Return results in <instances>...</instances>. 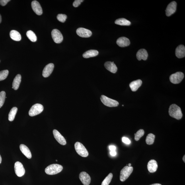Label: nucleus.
<instances>
[{"instance_id": "f257e3e1", "label": "nucleus", "mask_w": 185, "mask_h": 185, "mask_svg": "<svg viewBox=\"0 0 185 185\" xmlns=\"http://www.w3.org/2000/svg\"><path fill=\"white\" fill-rule=\"evenodd\" d=\"M169 113L171 117L177 120L181 119L183 116L181 109L175 104H172L170 106Z\"/></svg>"}, {"instance_id": "f03ea898", "label": "nucleus", "mask_w": 185, "mask_h": 185, "mask_svg": "<svg viewBox=\"0 0 185 185\" xmlns=\"http://www.w3.org/2000/svg\"><path fill=\"white\" fill-rule=\"evenodd\" d=\"M63 168V166L60 164H53L47 166L45 169V172L48 175H54L61 172Z\"/></svg>"}, {"instance_id": "7ed1b4c3", "label": "nucleus", "mask_w": 185, "mask_h": 185, "mask_svg": "<svg viewBox=\"0 0 185 185\" xmlns=\"http://www.w3.org/2000/svg\"><path fill=\"white\" fill-rule=\"evenodd\" d=\"M132 166H125L120 171V179L121 181L124 182L129 177L133 171Z\"/></svg>"}, {"instance_id": "20e7f679", "label": "nucleus", "mask_w": 185, "mask_h": 185, "mask_svg": "<svg viewBox=\"0 0 185 185\" xmlns=\"http://www.w3.org/2000/svg\"><path fill=\"white\" fill-rule=\"evenodd\" d=\"M75 147L76 152L79 155L82 157H88V152L83 144L79 142H77L75 144Z\"/></svg>"}, {"instance_id": "39448f33", "label": "nucleus", "mask_w": 185, "mask_h": 185, "mask_svg": "<svg viewBox=\"0 0 185 185\" xmlns=\"http://www.w3.org/2000/svg\"><path fill=\"white\" fill-rule=\"evenodd\" d=\"M44 110V107L42 105L36 104L33 105L29 111L28 114L31 117L36 116L40 114Z\"/></svg>"}, {"instance_id": "423d86ee", "label": "nucleus", "mask_w": 185, "mask_h": 185, "mask_svg": "<svg viewBox=\"0 0 185 185\" xmlns=\"http://www.w3.org/2000/svg\"><path fill=\"white\" fill-rule=\"evenodd\" d=\"M100 100L105 105L109 107H117L119 104V102L117 101L109 98L104 95L101 96Z\"/></svg>"}, {"instance_id": "0eeeda50", "label": "nucleus", "mask_w": 185, "mask_h": 185, "mask_svg": "<svg viewBox=\"0 0 185 185\" xmlns=\"http://www.w3.org/2000/svg\"><path fill=\"white\" fill-rule=\"evenodd\" d=\"M184 77V75L182 72H178L172 74L170 76V81L174 84H179L182 81Z\"/></svg>"}, {"instance_id": "6e6552de", "label": "nucleus", "mask_w": 185, "mask_h": 185, "mask_svg": "<svg viewBox=\"0 0 185 185\" xmlns=\"http://www.w3.org/2000/svg\"><path fill=\"white\" fill-rule=\"evenodd\" d=\"M51 36L54 42L57 44L60 43L63 40V35L60 31L55 29L52 30L51 32Z\"/></svg>"}, {"instance_id": "1a4fd4ad", "label": "nucleus", "mask_w": 185, "mask_h": 185, "mask_svg": "<svg viewBox=\"0 0 185 185\" xmlns=\"http://www.w3.org/2000/svg\"><path fill=\"white\" fill-rule=\"evenodd\" d=\"M14 168L15 173L18 176L21 177L25 173V170L21 162H16L14 164Z\"/></svg>"}, {"instance_id": "9d476101", "label": "nucleus", "mask_w": 185, "mask_h": 185, "mask_svg": "<svg viewBox=\"0 0 185 185\" xmlns=\"http://www.w3.org/2000/svg\"><path fill=\"white\" fill-rule=\"evenodd\" d=\"M76 33L78 36L82 38H89L92 36V32L90 30L83 28H80L77 29Z\"/></svg>"}, {"instance_id": "9b49d317", "label": "nucleus", "mask_w": 185, "mask_h": 185, "mask_svg": "<svg viewBox=\"0 0 185 185\" xmlns=\"http://www.w3.org/2000/svg\"><path fill=\"white\" fill-rule=\"evenodd\" d=\"M176 2L174 1H172L169 4L166 10V16H169L174 13L176 10Z\"/></svg>"}, {"instance_id": "f8f14e48", "label": "nucleus", "mask_w": 185, "mask_h": 185, "mask_svg": "<svg viewBox=\"0 0 185 185\" xmlns=\"http://www.w3.org/2000/svg\"><path fill=\"white\" fill-rule=\"evenodd\" d=\"M79 178L84 185H89L91 181V178L89 174L85 172H82L79 174Z\"/></svg>"}, {"instance_id": "ddd939ff", "label": "nucleus", "mask_w": 185, "mask_h": 185, "mask_svg": "<svg viewBox=\"0 0 185 185\" xmlns=\"http://www.w3.org/2000/svg\"><path fill=\"white\" fill-rule=\"evenodd\" d=\"M53 133L55 139L59 144L63 145L66 144V141L65 138L61 135L59 131L56 130H54L53 131Z\"/></svg>"}, {"instance_id": "4468645a", "label": "nucleus", "mask_w": 185, "mask_h": 185, "mask_svg": "<svg viewBox=\"0 0 185 185\" xmlns=\"http://www.w3.org/2000/svg\"><path fill=\"white\" fill-rule=\"evenodd\" d=\"M31 6L32 9L35 13L39 16L42 15L43 14V10L38 1H32Z\"/></svg>"}, {"instance_id": "2eb2a0df", "label": "nucleus", "mask_w": 185, "mask_h": 185, "mask_svg": "<svg viewBox=\"0 0 185 185\" xmlns=\"http://www.w3.org/2000/svg\"><path fill=\"white\" fill-rule=\"evenodd\" d=\"M54 68V65L52 63H50L45 67L43 71L42 75L43 77L47 78L49 77L52 73Z\"/></svg>"}, {"instance_id": "dca6fc26", "label": "nucleus", "mask_w": 185, "mask_h": 185, "mask_svg": "<svg viewBox=\"0 0 185 185\" xmlns=\"http://www.w3.org/2000/svg\"><path fill=\"white\" fill-rule=\"evenodd\" d=\"M116 43L119 46L122 47L128 46L130 44L129 39L125 37L119 38L117 40Z\"/></svg>"}, {"instance_id": "f3484780", "label": "nucleus", "mask_w": 185, "mask_h": 185, "mask_svg": "<svg viewBox=\"0 0 185 185\" xmlns=\"http://www.w3.org/2000/svg\"><path fill=\"white\" fill-rule=\"evenodd\" d=\"M158 168V164L155 160H150L147 164V169L151 173L155 172Z\"/></svg>"}, {"instance_id": "a211bd4d", "label": "nucleus", "mask_w": 185, "mask_h": 185, "mask_svg": "<svg viewBox=\"0 0 185 185\" xmlns=\"http://www.w3.org/2000/svg\"><path fill=\"white\" fill-rule=\"evenodd\" d=\"M176 56L179 58H182L185 56V47L184 45H179L176 49Z\"/></svg>"}, {"instance_id": "6ab92c4d", "label": "nucleus", "mask_w": 185, "mask_h": 185, "mask_svg": "<svg viewBox=\"0 0 185 185\" xmlns=\"http://www.w3.org/2000/svg\"><path fill=\"white\" fill-rule=\"evenodd\" d=\"M104 66L111 73H115L117 71V67L114 62L107 61L105 63Z\"/></svg>"}, {"instance_id": "aec40b11", "label": "nucleus", "mask_w": 185, "mask_h": 185, "mask_svg": "<svg viewBox=\"0 0 185 185\" xmlns=\"http://www.w3.org/2000/svg\"><path fill=\"white\" fill-rule=\"evenodd\" d=\"M148 56V54L145 49H140L137 53V58L139 60L143 59L144 60H147Z\"/></svg>"}, {"instance_id": "412c9836", "label": "nucleus", "mask_w": 185, "mask_h": 185, "mask_svg": "<svg viewBox=\"0 0 185 185\" xmlns=\"http://www.w3.org/2000/svg\"><path fill=\"white\" fill-rule=\"evenodd\" d=\"M142 83V82L141 80H137L136 81L132 82L130 84V87L132 91L135 92L140 87Z\"/></svg>"}, {"instance_id": "4be33fe9", "label": "nucleus", "mask_w": 185, "mask_h": 185, "mask_svg": "<svg viewBox=\"0 0 185 185\" xmlns=\"http://www.w3.org/2000/svg\"><path fill=\"white\" fill-rule=\"evenodd\" d=\"M20 149L23 154L28 158L31 159L32 157V154L29 149L27 146L24 144H21Z\"/></svg>"}, {"instance_id": "5701e85b", "label": "nucleus", "mask_w": 185, "mask_h": 185, "mask_svg": "<svg viewBox=\"0 0 185 185\" xmlns=\"http://www.w3.org/2000/svg\"><path fill=\"white\" fill-rule=\"evenodd\" d=\"M21 76L20 74H18L16 76L14 79L13 83H12V88L16 90L19 87L21 82Z\"/></svg>"}, {"instance_id": "b1692460", "label": "nucleus", "mask_w": 185, "mask_h": 185, "mask_svg": "<svg viewBox=\"0 0 185 185\" xmlns=\"http://www.w3.org/2000/svg\"><path fill=\"white\" fill-rule=\"evenodd\" d=\"M10 36L12 40L16 41H19L21 39V35L20 33L16 30H12L10 32Z\"/></svg>"}, {"instance_id": "393cba45", "label": "nucleus", "mask_w": 185, "mask_h": 185, "mask_svg": "<svg viewBox=\"0 0 185 185\" xmlns=\"http://www.w3.org/2000/svg\"><path fill=\"white\" fill-rule=\"evenodd\" d=\"M98 51L95 50H90L84 53L83 56L84 58H89L94 57L98 54Z\"/></svg>"}, {"instance_id": "a878e982", "label": "nucleus", "mask_w": 185, "mask_h": 185, "mask_svg": "<svg viewBox=\"0 0 185 185\" xmlns=\"http://www.w3.org/2000/svg\"><path fill=\"white\" fill-rule=\"evenodd\" d=\"M115 23L119 25L123 26H129L131 24V22L123 18L116 20L115 21Z\"/></svg>"}, {"instance_id": "bb28decb", "label": "nucleus", "mask_w": 185, "mask_h": 185, "mask_svg": "<svg viewBox=\"0 0 185 185\" xmlns=\"http://www.w3.org/2000/svg\"><path fill=\"white\" fill-rule=\"evenodd\" d=\"M18 108L16 107H14L11 109L8 115V120L10 121H12L14 120L17 112Z\"/></svg>"}, {"instance_id": "cd10ccee", "label": "nucleus", "mask_w": 185, "mask_h": 185, "mask_svg": "<svg viewBox=\"0 0 185 185\" xmlns=\"http://www.w3.org/2000/svg\"><path fill=\"white\" fill-rule=\"evenodd\" d=\"M26 36L29 40L32 42H35L37 41V37L36 34L32 31H28L26 33Z\"/></svg>"}, {"instance_id": "c85d7f7f", "label": "nucleus", "mask_w": 185, "mask_h": 185, "mask_svg": "<svg viewBox=\"0 0 185 185\" xmlns=\"http://www.w3.org/2000/svg\"><path fill=\"white\" fill-rule=\"evenodd\" d=\"M155 135L153 134L149 133L147 135L146 139V142L148 145H151L153 144L155 140Z\"/></svg>"}, {"instance_id": "c756f323", "label": "nucleus", "mask_w": 185, "mask_h": 185, "mask_svg": "<svg viewBox=\"0 0 185 185\" xmlns=\"http://www.w3.org/2000/svg\"><path fill=\"white\" fill-rule=\"evenodd\" d=\"M112 177L113 174L111 173L108 175L106 177L103 181L101 185H109L112 181Z\"/></svg>"}, {"instance_id": "7c9ffc66", "label": "nucleus", "mask_w": 185, "mask_h": 185, "mask_svg": "<svg viewBox=\"0 0 185 185\" xmlns=\"http://www.w3.org/2000/svg\"><path fill=\"white\" fill-rule=\"evenodd\" d=\"M144 131L143 129H140L135 134V141H139L142 137L144 134Z\"/></svg>"}, {"instance_id": "2f4dec72", "label": "nucleus", "mask_w": 185, "mask_h": 185, "mask_svg": "<svg viewBox=\"0 0 185 185\" xmlns=\"http://www.w3.org/2000/svg\"><path fill=\"white\" fill-rule=\"evenodd\" d=\"M9 73L8 70H4L0 72V81H3L7 78Z\"/></svg>"}, {"instance_id": "473e14b6", "label": "nucleus", "mask_w": 185, "mask_h": 185, "mask_svg": "<svg viewBox=\"0 0 185 185\" xmlns=\"http://www.w3.org/2000/svg\"><path fill=\"white\" fill-rule=\"evenodd\" d=\"M6 98V92L4 91L0 92V108L3 105L5 101Z\"/></svg>"}, {"instance_id": "72a5a7b5", "label": "nucleus", "mask_w": 185, "mask_h": 185, "mask_svg": "<svg viewBox=\"0 0 185 185\" xmlns=\"http://www.w3.org/2000/svg\"><path fill=\"white\" fill-rule=\"evenodd\" d=\"M67 18V16L65 14H59L57 16V19L60 22L64 23L65 21Z\"/></svg>"}, {"instance_id": "f704fd0d", "label": "nucleus", "mask_w": 185, "mask_h": 185, "mask_svg": "<svg viewBox=\"0 0 185 185\" xmlns=\"http://www.w3.org/2000/svg\"><path fill=\"white\" fill-rule=\"evenodd\" d=\"M83 0H75L73 2V5L75 7H77L80 5L81 3L83 2Z\"/></svg>"}, {"instance_id": "c9c22d12", "label": "nucleus", "mask_w": 185, "mask_h": 185, "mask_svg": "<svg viewBox=\"0 0 185 185\" xmlns=\"http://www.w3.org/2000/svg\"><path fill=\"white\" fill-rule=\"evenodd\" d=\"M122 141L123 143L127 144H129L131 143L130 140L126 137H123L122 138Z\"/></svg>"}, {"instance_id": "e433bc0d", "label": "nucleus", "mask_w": 185, "mask_h": 185, "mask_svg": "<svg viewBox=\"0 0 185 185\" xmlns=\"http://www.w3.org/2000/svg\"><path fill=\"white\" fill-rule=\"evenodd\" d=\"M10 1V0H1L0 5L3 6H5Z\"/></svg>"}, {"instance_id": "4c0bfd02", "label": "nucleus", "mask_w": 185, "mask_h": 185, "mask_svg": "<svg viewBox=\"0 0 185 185\" xmlns=\"http://www.w3.org/2000/svg\"><path fill=\"white\" fill-rule=\"evenodd\" d=\"M109 149L111 151H115L116 149V147L115 146L111 145L109 147Z\"/></svg>"}, {"instance_id": "58836bf2", "label": "nucleus", "mask_w": 185, "mask_h": 185, "mask_svg": "<svg viewBox=\"0 0 185 185\" xmlns=\"http://www.w3.org/2000/svg\"><path fill=\"white\" fill-rule=\"evenodd\" d=\"M110 154L112 156H114L116 155V152L115 151H111Z\"/></svg>"}, {"instance_id": "ea45409f", "label": "nucleus", "mask_w": 185, "mask_h": 185, "mask_svg": "<svg viewBox=\"0 0 185 185\" xmlns=\"http://www.w3.org/2000/svg\"><path fill=\"white\" fill-rule=\"evenodd\" d=\"M1 161H2V158H1V155H0V164L1 163Z\"/></svg>"}, {"instance_id": "a19ab883", "label": "nucleus", "mask_w": 185, "mask_h": 185, "mask_svg": "<svg viewBox=\"0 0 185 185\" xmlns=\"http://www.w3.org/2000/svg\"><path fill=\"white\" fill-rule=\"evenodd\" d=\"M150 185H162L159 184H152Z\"/></svg>"}, {"instance_id": "79ce46f5", "label": "nucleus", "mask_w": 185, "mask_h": 185, "mask_svg": "<svg viewBox=\"0 0 185 185\" xmlns=\"http://www.w3.org/2000/svg\"><path fill=\"white\" fill-rule=\"evenodd\" d=\"M185 156L184 155V157H183V161H184V162H185Z\"/></svg>"}, {"instance_id": "37998d69", "label": "nucleus", "mask_w": 185, "mask_h": 185, "mask_svg": "<svg viewBox=\"0 0 185 185\" xmlns=\"http://www.w3.org/2000/svg\"><path fill=\"white\" fill-rule=\"evenodd\" d=\"M1 14H0V23H1Z\"/></svg>"}, {"instance_id": "c03bdc74", "label": "nucleus", "mask_w": 185, "mask_h": 185, "mask_svg": "<svg viewBox=\"0 0 185 185\" xmlns=\"http://www.w3.org/2000/svg\"><path fill=\"white\" fill-rule=\"evenodd\" d=\"M128 166H131V164H128Z\"/></svg>"}, {"instance_id": "a18cd8bd", "label": "nucleus", "mask_w": 185, "mask_h": 185, "mask_svg": "<svg viewBox=\"0 0 185 185\" xmlns=\"http://www.w3.org/2000/svg\"><path fill=\"white\" fill-rule=\"evenodd\" d=\"M56 160V161H57V160Z\"/></svg>"}]
</instances>
